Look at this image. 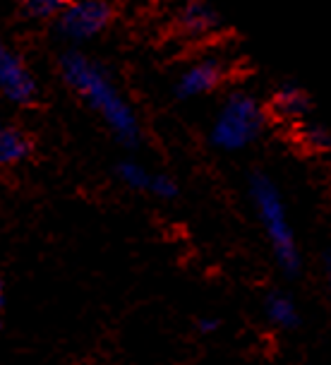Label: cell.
I'll return each mask as SVG.
<instances>
[{
  "mask_svg": "<svg viewBox=\"0 0 331 365\" xmlns=\"http://www.w3.org/2000/svg\"><path fill=\"white\" fill-rule=\"evenodd\" d=\"M61 75L68 82V87H73L75 94H80L82 101L94 113H99V118L113 130V135L120 142L135 145L140 140L137 113L94 58L84 56L80 51H68L61 58Z\"/></svg>",
  "mask_w": 331,
  "mask_h": 365,
  "instance_id": "cell-1",
  "label": "cell"
},
{
  "mask_svg": "<svg viewBox=\"0 0 331 365\" xmlns=\"http://www.w3.org/2000/svg\"><path fill=\"white\" fill-rule=\"evenodd\" d=\"M250 197L259 224L264 228V236L274 250L276 262L283 267L285 274H295L300 269V250H298L293 226L288 221V210H285L278 187L267 175L257 173L250 180Z\"/></svg>",
  "mask_w": 331,
  "mask_h": 365,
  "instance_id": "cell-2",
  "label": "cell"
},
{
  "mask_svg": "<svg viewBox=\"0 0 331 365\" xmlns=\"http://www.w3.org/2000/svg\"><path fill=\"white\" fill-rule=\"evenodd\" d=\"M264 108L248 91H233L211 123V145L238 152L257 140L264 128Z\"/></svg>",
  "mask_w": 331,
  "mask_h": 365,
  "instance_id": "cell-3",
  "label": "cell"
},
{
  "mask_svg": "<svg viewBox=\"0 0 331 365\" xmlns=\"http://www.w3.org/2000/svg\"><path fill=\"white\" fill-rule=\"evenodd\" d=\"M113 19V8L101 0H87V3H70L58 17V29L63 36L73 41H84L101 34Z\"/></svg>",
  "mask_w": 331,
  "mask_h": 365,
  "instance_id": "cell-4",
  "label": "cell"
},
{
  "mask_svg": "<svg viewBox=\"0 0 331 365\" xmlns=\"http://www.w3.org/2000/svg\"><path fill=\"white\" fill-rule=\"evenodd\" d=\"M0 89H3L5 99L17 106H29L38 96L34 73L27 68L22 56H17L10 48L0 51Z\"/></svg>",
  "mask_w": 331,
  "mask_h": 365,
  "instance_id": "cell-5",
  "label": "cell"
},
{
  "mask_svg": "<svg viewBox=\"0 0 331 365\" xmlns=\"http://www.w3.org/2000/svg\"><path fill=\"white\" fill-rule=\"evenodd\" d=\"M221 80H224V68L214 58H206V61L192 63L175 80V94H178V99H192V96L199 94H209V91L219 87Z\"/></svg>",
  "mask_w": 331,
  "mask_h": 365,
  "instance_id": "cell-6",
  "label": "cell"
},
{
  "mask_svg": "<svg viewBox=\"0 0 331 365\" xmlns=\"http://www.w3.org/2000/svg\"><path fill=\"white\" fill-rule=\"evenodd\" d=\"M31 152V140L24 130L19 128H3L0 133V161L5 166H15L24 161Z\"/></svg>",
  "mask_w": 331,
  "mask_h": 365,
  "instance_id": "cell-7",
  "label": "cell"
},
{
  "mask_svg": "<svg viewBox=\"0 0 331 365\" xmlns=\"http://www.w3.org/2000/svg\"><path fill=\"white\" fill-rule=\"evenodd\" d=\"M264 310H267V317L271 319V324H276V327H281V329L295 327L298 319H300L293 298L285 296L281 291L269 293L267 301H264Z\"/></svg>",
  "mask_w": 331,
  "mask_h": 365,
  "instance_id": "cell-8",
  "label": "cell"
},
{
  "mask_svg": "<svg viewBox=\"0 0 331 365\" xmlns=\"http://www.w3.org/2000/svg\"><path fill=\"white\" fill-rule=\"evenodd\" d=\"M308 106V94L295 84H283L274 94V110L283 118H303Z\"/></svg>",
  "mask_w": 331,
  "mask_h": 365,
  "instance_id": "cell-9",
  "label": "cell"
},
{
  "mask_svg": "<svg viewBox=\"0 0 331 365\" xmlns=\"http://www.w3.org/2000/svg\"><path fill=\"white\" fill-rule=\"evenodd\" d=\"M180 27L190 34H206L214 27H219V15L214 12L209 5L192 3L180 12Z\"/></svg>",
  "mask_w": 331,
  "mask_h": 365,
  "instance_id": "cell-10",
  "label": "cell"
},
{
  "mask_svg": "<svg viewBox=\"0 0 331 365\" xmlns=\"http://www.w3.org/2000/svg\"><path fill=\"white\" fill-rule=\"evenodd\" d=\"M118 178L125 182L132 190H154V180H157V173H152L149 168H145L137 161H122L118 164Z\"/></svg>",
  "mask_w": 331,
  "mask_h": 365,
  "instance_id": "cell-11",
  "label": "cell"
},
{
  "mask_svg": "<svg viewBox=\"0 0 331 365\" xmlns=\"http://www.w3.org/2000/svg\"><path fill=\"white\" fill-rule=\"evenodd\" d=\"M65 8H68V3H63V0H31V3L24 5V12L34 19H58Z\"/></svg>",
  "mask_w": 331,
  "mask_h": 365,
  "instance_id": "cell-12",
  "label": "cell"
},
{
  "mask_svg": "<svg viewBox=\"0 0 331 365\" xmlns=\"http://www.w3.org/2000/svg\"><path fill=\"white\" fill-rule=\"evenodd\" d=\"M300 137H303V142H308L312 149H327L331 145V135L320 123H305L300 130Z\"/></svg>",
  "mask_w": 331,
  "mask_h": 365,
  "instance_id": "cell-13",
  "label": "cell"
},
{
  "mask_svg": "<svg viewBox=\"0 0 331 365\" xmlns=\"http://www.w3.org/2000/svg\"><path fill=\"white\" fill-rule=\"evenodd\" d=\"M216 327H219V319H211V317H206V319L199 322V329H202V331H214Z\"/></svg>",
  "mask_w": 331,
  "mask_h": 365,
  "instance_id": "cell-14",
  "label": "cell"
},
{
  "mask_svg": "<svg viewBox=\"0 0 331 365\" xmlns=\"http://www.w3.org/2000/svg\"><path fill=\"white\" fill-rule=\"evenodd\" d=\"M327 284H329V293H331V257L327 259Z\"/></svg>",
  "mask_w": 331,
  "mask_h": 365,
  "instance_id": "cell-15",
  "label": "cell"
}]
</instances>
